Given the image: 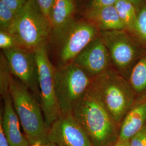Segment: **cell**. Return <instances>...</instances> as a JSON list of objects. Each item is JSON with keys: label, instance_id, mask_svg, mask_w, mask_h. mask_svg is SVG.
<instances>
[{"label": "cell", "instance_id": "cell-18", "mask_svg": "<svg viewBox=\"0 0 146 146\" xmlns=\"http://www.w3.org/2000/svg\"><path fill=\"white\" fill-rule=\"evenodd\" d=\"M14 78L9 64L3 53L0 58V94L2 98L9 94L10 87Z\"/></svg>", "mask_w": 146, "mask_h": 146}, {"label": "cell", "instance_id": "cell-12", "mask_svg": "<svg viewBox=\"0 0 146 146\" xmlns=\"http://www.w3.org/2000/svg\"><path fill=\"white\" fill-rule=\"evenodd\" d=\"M4 106L1 114L0 125L11 146H27L29 143L21 131V123L14 107L10 94L2 98Z\"/></svg>", "mask_w": 146, "mask_h": 146}, {"label": "cell", "instance_id": "cell-23", "mask_svg": "<svg viewBox=\"0 0 146 146\" xmlns=\"http://www.w3.org/2000/svg\"><path fill=\"white\" fill-rule=\"evenodd\" d=\"M9 7L16 14H18L25 7L29 0H0Z\"/></svg>", "mask_w": 146, "mask_h": 146}, {"label": "cell", "instance_id": "cell-26", "mask_svg": "<svg viewBox=\"0 0 146 146\" xmlns=\"http://www.w3.org/2000/svg\"><path fill=\"white\" fill-rule=\"evenodd\" d=\"M0 146H11L7 139L2 127L0 125Z\"/></svg>", "mask_w": 146, "mask_h": 146}, {"label": "cell", "instance_id": "cell-1", "mask_svg": "<svg viewBox=\"0 0 146 146\" xmlns=\"http://www.w3.org/2000/svg\"><path fill=\"white\" fill-rule=\"evenodd\" d=\"M88 89L120 125L137 102L128 80L111 67L93 78Z\"/></svg>", "mask_w": 146, "mask_h": 146}, {"label": "cell", "instance_id": "cell-28", "mask_svg": "<svg viewBox=\"0 0 146 146\" xmlns=\"http://www.w3.org/2000/svg\"><path fill=\"white\" fill-rule=\"evenodd\" d=\"M129 1H130L131 3H132L134 5H135V7H137V5H139L140 3H141V1L142 0H128Z\"/></svg>", "mask_w": 146, "mask_h": 146}, {"label": "cell", "instance_id": "cell-5", "mask_svg": "<svg viewBox=\"0 0 146 146\" xmlns=\"http://www.w3.org/2000/svg\"><path fill=\"white\" fill-rule=\"evenodd\" d=\"M55 90L61 115H72L76 105L86 93L92 81L73 62L56 68Z\"/></svg>", "mask_w": 146, "mask_h": 146}, {"label": "cell", "instance_id": "cell-8", "mask_svg": "<svg viewBox=\"0 0 146 146\" xmlns=\"http://www.w3.org/2000/svg\"><path fill=\"white\" fill-rule=\"evenodd\" d=\"M99 33L87 21L74 22L60 36L54 40L60 62L56 68L72 62L78 54L99 35Z\"/></svg>", "mask_w": 146, "mask_h": 146}, {"label": "cell", "instance_id": "cell-13", "mask_svg": "<svg viewBox=\"0 0 146 146\" xmlns=\"http://www.w3.org/2000/svg\"><path fill=\"white\" fill-rule=\"evenodd\" d=\"M75 7L73 0H54L49 19L54 40L60 36L74 21Z\"/></svg>", "mask_w": 146, "mask_h": 146}, {"label": "cell", "instance_id": "cell-3", "mask_svg": "<svg viewBox=\"0 0 146 146\" xmlns=\"http://www.w3.org/2000/svg\"><path fill=\"white\" fill-rule=\"evenodd\" d=\"M9 94L22 129L29 145H48L49 128L40 101L31 91L14 78Z\"/></svg>", "mask_w": 146, "mask_h": 146}, {"label": "cell", "instance_id": "cell-9", "mask_svg": "<svg viewBox=\"0 0 146 146\" xmlns=\"http://www.w3.org/2000/svg\"><path fill=\"white\" fill-rule=\"evenodd\" d=\"M3 54L13 75L39 100L38 69L34 52L17 47L3 50Z\"/></svg>", "mask_w": 146, "mask_h": 146}, {"label": "cell", "instance_id": "cell-7", "mask_svg": "<svg viewBox=\"0 0 146 146\" xmlns=\"http://www.w3.org/2000/svg\"><path fill=\"white\" fill-rule=\"evenodd\" d=\"M38 69L39 101L48 128L61 116L56 95V67L49 58L47 44L34 51Z\"/></svg>", "mask_w": 146, "mask_h": 146}, {"label": "cell", "instance_id": "cell-2", "mask_svg": "<svg viewBox=\"0 0 146 146\" xmlns=\"http://www.w3.org/2000/svg\"><path fill=\"white\" fill-rule=\"evenodd\" d=\"M84 128L94 146H110L118 140L120 125L88 90L72 115Z\"/></svg>", "mask_w": 146, "mask_h": 146}, {"label": "cell", "instance_id": "cell-14", "mask_svg": "<svg viewBox=\"0 0 146 146\" xmlns=\"http://www.w3.org/2000/svg\"><path fill=\"white\" fill-rule=\"evenodd\" d=\"M85 17L99 32L125 30L114 5L87 10Z\"/></svg>", "mask_w": 146, "mask_h": 146}, {"label": "cell", "instance_id": "cell-10", "mask_svg": "<svg viewBox=\"0 0 146 146\" xmlns=\"http://www.w3.org/2000/svg\"><path fill=\"white\" fill-rule=\"evenodd\" d=\"M49 143L56 146H94L73 115H61L49 128Z\"/></svg>", "mask_w": 146, "mask_h": 146}, {"label": "cell", "instance_id": "cell-24", "mask_svg": "<svg viewBox=\"0 0 146 146\" xmlns=\"http://www.w3.org/2000/svg\"><path fill=\"white\" fill-rule=\"evenodd\" d=\"M118 0H90L87 10L95 9L115 5Z\"/></svg>", "mask_w": 146, "mask_h": 146}, {"label": "cell", "instance_id": "cell-15", "mask_svg": "<svg viewBox=\"0 0 146 146\" xmlns=\"http://www.w3.org/2000/svg\"><path fill=\"white\" fill-rule=\"evenodd\" d=\"M146 100L136 102L126 114L120 127L118 140H130L146 125Z\"/></svg>", "mask_w": 146, "mask_h": 146}, {"label": "cell", "instance_id": "cell-27", "mask_svg": "<svg viewBox=\"0 0 146 146\" xmlns=\"http://www.w3.org/2000/svg\"><path fill=\"white\" fill-rule=\"evenodd\" d=\"M110 146H131V145H130L129 140H125V141L117 140L114 144Z\"/></svg>", "mask_w": 146, "mask_h": 146}, {"label": "cell", "instance_id": "cell-6", "mask_svg": "<svg viewBox=\"0 0 146 146\" xmlns=\"http://www.w3.org/2000/svg\"><path fill=\"white\" fill-rule=\"evenodd\" d=\"M115 70L128 78L136 63L146 54V47L126 30L100 31Z\"/></svg>", "mask_w": 146, "mask_h": 146}, {"label": "cell", "instance_id": "cell-30", "mask_svg": "<svg viewBox=\"0 0 146 146\" xmlns=\"http://www.w3.org/2000/svg\"><path fill=\"white\" fill-rule=\"evenodd\" d=\"M49 146H56L55 144H53V143H49Z\"/></svg>", "mask_w": 146, "mask_h": 146}, {"label": "cell", "instance_id": "cell-16", "mask_svg": "<svg viewBox=\"0 0 146 146\" xmlns=\"http://www.w3.org/2000/svg\"><path fill=\"white\" fill-rule=\"evenodd\" d=\"M137 98V102L146 100V54L136 63L127 78Z\"/></svg>", "mask_w": 146, "mask_h": 146}, {"label": "cell", "instance_id": "cell-4", "mask_svg": "<svg viewBox=\"0 0 146 146\" xmlns=\"http://www.w3.org/2000/svg\"><path fill=\"white\" fill-rule=\"evenodd\" d=\"M52 32L50 21L40 9L35 0H29L16 14L8 31L19 47L31 52L47 44Z\"/></svg>", "mask_w": 146, "mask_h": 146}, {"label": "cell", "instance_id": "cell-20", "mask_svg": "<svg viewBox=\"0 0 146 146\" xmlns=\"http://www.w3.org/2000/svg\"><path fill=\"white\" fill-rule=\"evenodd\" d=\"M136 38L146 47V5L137 14Z\"/></svg>", "mask_w": 146, "mask_h": 146}, {"label": "cell", "instance_id": "cell-19", "mask_svg": "<svg viewBox=\"0 0 146 146\" xmlns=\"http://www.w3.org/2000/svg\"><path fill=\"white\" fill-rule=\"evenodd\" d=\"M16 14L11 8L0 1L1 30L8 32L15 21Z\"/></svg>", "mask_w": 146, "mask_h": 146}, {"label": "cell", "instance_id": "cell-22", "mask_svg": "<svg viewBox=\"0 0 146 146\" xmlns=\"http://www.w3.org/2000/svg\"><path fill=\"white\" fill-rule=\"evenodd\" d=\"M129 141L131 146H146V125Z\"/></svg>", "mask_w": 146, "mask_h": 146}, {"label": "cell", "instance_id": "cell-11", "mask_svg": "<svg viewBox=\"0 0 146 146\" xmlns=\"http://www.w3.org/2000/svg\"><path fill=\"white\" fill-rule=\"evenodd\" d=\"M72 62L93 79L111 68L112 61L110 52L99 35L78 54Z\"/></svg>", "mask_w": 146, "mask_h": 146}, {"label": "cell", "instance_id": "cell-25", "mask_svg": "<svg viewBox=\"0 0 146 146\" xmlns=\"http://www.w3.org/2000/svg\"><path fill=\"white\" fill-rule=\"evenodd\" d=\"M54 0H35L37 5L39 7L44 15L49 19L50 12ZM50 20V19H49Z\"/></svg>", "mask_w": 146, "mask_h": 146}, {"label": "cell", "instance_id": "cell-21", "mask_svg": "<svg viewBox=\"0 0 146 146\" xmlns=\"http://www.w3.org/2000/svg\"><path fill=\"white\" fill-rule=\"evenodd\" d=\"M19 47L15 39L12 35L7 31H0V48L2 50Z\"/></svg>", "mask_w": 146, "mask_h": 146}, {"label": "cell", "instance_id": "cell-29", "mask_svg": "<svg viewBox=\"0 0 146 146\" xmlns=\"http://www.w3.org/2000/svg\"><path fill=\"white\" fill-rule=\"evenodd\" d=\"M48 144V145H43V144H41V143H35V144L29 145L28 146H49Z\"/></svg>", "mask_w": 146, "mask_h": 146}, {"label": "cell", "instance_id": "cell-17", "mask_svg": "<svg viewBox=\"0 0 146 146\" xmlns=\"http://www.w3.org/2000/svg\"><path fill=\"white\" fill-rule=\"evenodd\" d=\"M114 6L125 30L136 37L137 14L135 5L128 0H118Z\"/></svg>", "mask_w": 146, "mask_h": 146}]
</instances>
